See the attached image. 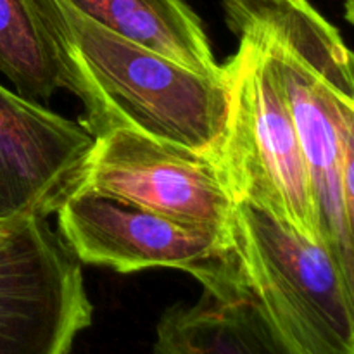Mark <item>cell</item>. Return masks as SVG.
<instances>
[{
    "label": "cell",
    "instance_id": "cell-1",
    "mask_svg": "<svg viewBox=\"0 0 354 354\" xmlns=\"http://www.w3.org/2000/svg\"><path fill=\"white\" fill-rule=\"evenodd\" d=\"M239 40L263 54L287 104L313 189L318 241L354 286V76L337 28L308 0H223Z\"/></svg>",
    "mask_w": 354,
    "mask_h": 354
},
{
    "label": "cell",
    "instance_id": "cell-2",
    "mask_svg": "<svg viewBox=\"0 0 354 354\" xmlns=\"http://www.w3.org/2000/svg\"><path fill=\"white\" fill-rule=\"evenodd\" d=\"M83 104L80 124L93 137L128 128L218 162L228 116L225 76L203 75L133 44L73 9L66 0H38Z\"/></svg>",
    "mask_w": 354,
    "mask_h": 354
},
{
    "label": "cell",
    "instance_id": "cell-3",
    "mask_svg": "<svg viewBox=\"0 0 354 354\" xmlns=\"http://www.w3.org/2000/svg\"><path fill=\"white\" fill-rule=\"evenodd\" d=\"M234 241L249 287L297 351L354 354V286L320 244L245 199Z\"/></svg>",
    "mask_w": 354,
    "mask_h": 354
},
{
    "label": "cell",
    "instance_id": "cell-4",
    "mask_svg": "<svg viewBox=\"0 0 354 354\" xmlns=\"http://www.w3.org/2000/svg\"><path fill=\"white\" fill-rule=\"evenodd\" d=\"M55 213L59 235L80 263L120 273L176 268L220 297L249 286L234 235L182 223L85 187H75Z\"/></svg>",
    "mask_w": 354,
    "mask_h": 354
},
{
    "label": "cell",
    "instance_id": "cell-5",
    "mask_svg": "<svg viewBox=\"0 0 354 354\" xmlns=\"http://www.w3.org/2000/svg\"><path fill=\"white\" fill-rule=\"evenodd\" d=\"M230 116L218 165L234 201H251L318 241L313 189L303 149L280 88L252 44L223 64Z\"/></svg>",
    "mask_w": 354,
    "mask_h": 354
},
{
    "label": "cell",
    "instance_id": "cell-6",
    "mask_svg": "<svg viewBox=\"0 0 354 354\" xmlns=\"http://www.w3.org/2000/svg\"><path fill=\"white\" fill-rule=\"evenodd\" d=\"M82 263L41 216L0 228V354H69L92 324Z\"/></svg>",
    "mask_w": 354,
    "mask_h": 354
},
{
    "label": "cell",
    "instance_id": "cell-7",
    "mask_svg": "<svg viewBox=\"0 0 354 354\" xmlns=\"http://www.w3.org/2000/svg\"><path fill=\"white\" fill-rule=\"evenodd\" d=\"M234 235L235 201L214 159L128 128L95 137L78 185Z\"/></svg>",
    "mask_w": 354,
    "mask_h": 354
},
{
    "label": "cell",
    "instance_id": "cell-8",
    "mask_svg": "<svg viewBox=\"0 0 354 354\" xmlns=\"http://www.w3.org/2000/svg\"><path fill=\"white\" fill-rule=\"evenodd\" d=\"M93 144L80 123L0 85V221L55 213Z\"/></svg>",
    "mask_w": 354,
    "mask_h": 354
},
{
    "label": "cell",
    "instance_id": "cell-9",
    "mask_svg": "<svg viewBox=\"0 0 354 354\" xmlns=\"http://www.w3.org/2000/svg\"><path fill=\"white\" fill-rule=\"evenodd\" d=\"M154 354H303L279 330L251 287L220 297L204 290L194 304L162 313Z\"/></svg>",
    "mask_w": 354,
    "mask_h": 354
},
{
    "label": "cell",
    "instance_id": "cell-10",
    "mask_svg": "<svg viewBox=\"0 0 354 354\" xmlns=\"http://www.w3.org/2000/svg\"><path fill=\"white\" fill-rule=\"evenodd\" d=\"M93 23L203 75L225 76L203 21L185 0H66Z\"/></svg>",
    "mask_w": 354,
    "mask_h": 354
},
{
    "label": "cell",
    "instance_id": "cell-11",
    "mask_svg": "<svg viewBox=\"0 0 354 354\" xmlns=\"http://www.w3.org/2000/svg\"><path fill=\"white\" fill-rule=\"evenodd\" d=\"M0 75L31 102L73 92L68 59L38 0H0Z\"/></svg>",
    "mask_w": 354,
    "mask_h": 354
},
{
    "label": "cell",
    "instance_id": "cell-12",
    "mask_svg": "<svg viewBox=\"0 0 354 354\" xmlns=\"http://www.w3.org/2000/svg\"><path fill=\"white\" fill-rule=\"evenodd\" d=\"M346 17L351 23L353 21V0H346Z\"/></svg>",
    "mask_w": 354,
    "mask_h": 354
}]
</instances>
